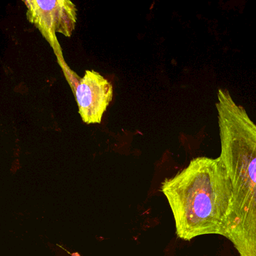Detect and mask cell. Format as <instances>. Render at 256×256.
I'll return each mask as SVG.
<instances>
[{
    "instance_id": "obj_1",
    "label": "cell",
    "mask_w": 256,
    "mask_h": 256,
    "mask_svg": "<svg viewBox=\"0 0 256 256\" xmlns=\"http://www.w3.org/2000/svg\"><path fill=\"white\" fill-rule=\"evenodd\" d=\"M220 157L232 187L227 239L239 256H256V124L226 89L218 92Z\"/></svg>"
},
{
    "instance_id": "obj_2",
    "label": "cell",
    "mask_w": 256,
    "mask_h": 256,
    "mask_svg": "<svg viewBox=\"0 0 256 256\" xmlns=\"http://www.w3.org/2000/svg\"><path fill=\"white\" fill-rule=\"evenodd\" d=\"M161 191L171 207L179 238L190 241L206 234L228 237L232 187L220 156L192 159L162 182Z\"/></svg>"
},
{
    "instance_id": "obj_3",
    "label": "cell",
    "mask_w": 256,
    "mask_h": 256,
    "mask_svg": "<svg viewBox=\"0 0 256 256\" xmlns=\"http://www.w3.org/2000/svg\"><path fill=\"white\" fill-rule=\"evenodd\" d=\"M27 18L50 42L56 40V34L70 37L76 27L78 9L69 0L26 2Z\"/></svg>"
},
{
    "instance_id": "obj_4",
    "label": "cell",
    "mask_w": 256,
    "mask_h": 256,
    "mask_svg": "<svg viewBox=\"0 0 256 256\" xmlns=\"http://www.w3.org/2000/svg\"><path fill=\"white\" fill-rule=\"evenodd\" d=\"M114 96L112 85L99 72L86 70L78 83L76 99L79 114L86 124L100 123Z\"/></svg>"
}]
</instances>
